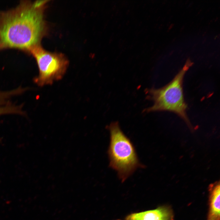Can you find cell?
<instances>
[{
    "mask_svg": "<svg viewBox=\"0 0 220 220\" xmlns=\"http://www.w3.org/2000/svg\"><path fill=\"white\" fill-rule=\"evenodd\" d=\"M46 1L25 3L0 18V42L5 46L28 49L39 45L47 27L43 12Z\"/></svg>",
    "mask_w": 220,
    "mask_h": 220,
    "instance_id": "obj_1",
    "label": "cell"
},
{
    "mask_svg": "<svg viewBox=\"0 0 220 220\" xmlns=\"http://www.w3.org/2000/svg\"><path fill=\"white\" fill-rule=\"evenodd\" d=\"M107 128L110 135L108 150L109 166L116 172L123 182L137 169L145 166L140 162L134 144L122 130L119 122H113Z\"/></svg>",
    "mask_w": 220,
    "mask_h": 220,
    "instance_id": "obj_2",
    "label": "cell"
},
{
    "mask_svg": "<svg viewBox=\"0 0 220 220\" xmlns=\"http://www.w3.org/2000/svg\"><path fill=\"white\" fill-rule=\"evenodd\" d=\"M193 64L188 60L174 79L165 86L158 89H146L147 98L152 100L153 104L145 109L144 112H171L179 116L191 127L187 114V105L184 98L183 82L185 73Z\"/></svg>",
    "mask_w": 220,
    "mask_h": 220,
    "instance_id": "obj_3",
    "label": "cell"
},
{
    "mask_svg": "<svg viewBox=\"0 0 220 220\" xmlns=\"http://www.w3.org/2000/svg\"><path fill=\"white\" fill-rule=\"evenodd\" d=\"M29 50L38 67L39 74L36 81L39 85L51 84L63 78L68 65V61L63 54L47 51L39 45Z\"/></svg>",
    "mask_w": 220,
    "mask_h": 220,
    "instance_id": "obj_4",
    "label": "cell"
},
{
    "mask_svg": "<svg viewBox=\"0 0 220 220\" xmlns=\"http://www.w3.org/2000/svg\"><path fill=\"white\" fill-rule=\"evenodd\" d=\"M126 220H172L171 210L166 207L152 210L135 212L128 215Z\"/></svg>",
    "mask_w": 220,
    "mask_h": 220,
    "instance_id": "obj_5",
    "label": "cell"
},
{
    "mask_svg": "<svg viewBox=\"0 0 220 220\" xmlns=\"http://www.w3.org/2000/svg\"><path fill=\"white\" fill-rule=\"evenodd\" d=\"M220 186L219 182L210 186V207L207 220H220Z\"/></svg>",
    "mask_w": 220,
    "mask_h": 220,
    "instance_id": "obj_6",
    "label": "cell"
},
{
    "mask_svg": "<svg viewBox=\"0 0 220 220\" xmlns=\"http://www.w3.org/2000/svg\"><path fill=\"white\" fill-rule=\"evenodd\" d=\"M120 220V219H118V220Z\"/></svg>",
    "mask_w": 220,
    "mask_h": 220,
    "instance_id": "obj_7",
    "label": "cell"
}]
</instances>
